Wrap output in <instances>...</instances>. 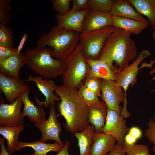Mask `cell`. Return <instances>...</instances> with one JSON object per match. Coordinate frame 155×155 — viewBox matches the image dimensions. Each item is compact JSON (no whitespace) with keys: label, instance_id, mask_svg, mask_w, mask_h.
<instances>
[{"label":"cell","instance_id":"6da1fadb","mask_svg":"<svg viewBox=\"0 0 155 155\" xmlns=\"http://www.w3.org/2000/svg\"><path fill=\"white\" fill-rule=\"evenodd\" d=\"M131 33L121 28H115L108 36L99 59L111 68L116 74L129 65L137 57L138 51Z\"/></svg>","mask_w":155,"mask_h":155},{"label":"cell","instance_id":"7a4b0ae2","mask_svg":"<svg viewBox=\"0 0 155 155\" xmlns=\"http://www.w3.org/2000/svg\"><path fill=\"white\" fill-rule=\"evenodd\" d=\"M55 92L60 98L58 109L66 120L63 125L72 134L80 132L88 125V107L79 96L77 89L57 85Z\"/></svg>","mask_w":155,"mask_h":155},{"label":"cell","instance_id":"3957f363","mask_svg":"<svg viewBox=\"0 0 155 155\" xmlns=\"http://www.w3.org/2000/svg\"><path fill=\"white\" fill-rule=\"evenodd\" d=\"M80 36L78 32L54 25L48 32L40 35L37 46L51 47L52 57L65 61L79 43Z\"/></svg>","mask_w":155,"mask_h":155},{"label":"cell","instance_id":"277c9868","mask_svg":"<svg viewBox=\"0 0 155 155\" xmlns=\"http://www.w3.org/2000/svg\"><path fill=\"white\" fill-rule=\"evenodd\" d=\"M52 50L49 46H37L24 53L28 67L35 74L46 79L62 75L66 68L65 61L52 57Z\"/></svg>","mask_w":155,"mask_h":155},{"label":"cell","instance_id":"5b68a950","mask_svg":"<svg viewBox=\"0 0 155 155\" xmlns=\"http://www.w3.org/2000/svg\"><path fill=\"white\" fill-rule=\"evenodd\" d=\"M65 62L66 68L62 75L63 85L77 89L82 84L90 68L80 43Z\"/></svg>","mask_w":155,"mask_h":155},{"label":"cell","instance_id":"8992f818","mask_svg":"<svg viewBox=\"0 0 155 155\" xmlns=\"http://www.w3.org/2000/svg\"><path fill=\"white\" fill-rule=\"evenodd\" d=\"M115 29L111 26L99 30L80 33V43L85 58L99 59L107 38Z\"/></svg>","mask_w":155,"mask_h":155},{"label":"cell","instance_id":"52a82bcc","mask_svg":"<svg viewBox=\"0 0 155 155\" xmlns=\"http://www.w3.org/2000/svg\"><path fill=\"white\" fill-rule=\"evenodd\" d=\"M101 89V98L107 107L121 114L123 108L120 105L124 102L123 108H127L126 96L122 88L114 80L100 79Z\"/></svg>","mask_w":155,"mask_h":155},{"label":"cell","instance_id":"ba28073f","mask_svg":"<svg viewBox=\"0 0 155 155\" xmlns=\"http://www.w3.org/2000/svg\"><path fill=\"white\" fill-rule=\"evenodd\" d=\"M0 126L14 127L24 125V119L21 112L23 103L21 96L11 104H5L0 96Z\"/></svg>","mask_w":155,"mask_h":155},{"label":"cell","instance_id":"9c48e42d","mask_svg":"<svg viewBox=\"0 0 155 155\" xmlns=\"http://www.w3.org/2000/svg\"><path fill=\"white\" fill-rule=\"evenodd\" d=\"M34 125L41 132L42 136L39 140L40 141L45 142L52 140L64 146L59 136L62 131L61 125L57 120L55 104L50 105L49 115L47 119L34 123Z\"/></svg>","mask_w":155,"mask_h":155},{"label":"cell","instance_id":"30bf717a","mask_svg":"<svg viewBox=\"0 0 155 155\" xmlns=\"http://www.w3.org/2000/svg\"><path fill=\"white\" fill-rule=\"evenodd\" d=\"M125 119L121 114L107 108L106 122L102 132L113 137L119 144H122L129 131Z\"/></svg>","mask_w":155,"mask_h":155},{"label":"cell","instance_id":"8fae6325","mask_svg":"<svg viewBox=\"0 0 155 155\" xmlns=\"http://www.w3.org/2000/svg\"><path fill=\"white\" fill-rule=\"evenodd\" d=\"M151 53L148 49L140 52L137 57L130 65L126 66L120 72L116 74L115 81L117 84L123 88L127 95V91L129 86L133 87L137 82V76L140 64L145 58L150 56Z\"/></svg>","mask_w":155,"mask_h":155},{"label":"cell","instance_id":"7c38bea8","mask_svg":"<svg viewBox=\"0 0 155 155\" xmlns=\"http://www.w3.org/2000/svg\"><path fill=\"white\" fill-rule=\"evenodd\" d=\"M24 80L26 82H34L37 87L45 96V100L41 101L36 96H35V102L38 106H44L47 109L51 104H55L56 101H61L60 98L57 94H54L55 90L57 85L54 81L51 79H45L39 76H29Z\"/></svg>","mask_w":155,"mask_h":155},{"label":"cell","instance_id":"4fadbf2b","mask_svg":"<svg viewBox=\"0 0 155 155\" xmlns=\"http://www.w3.org/2000/svg\"><path fill=\"white\" fill-rule=\"evenodd\" d=\"M29 85L20 78L17 79L0 73V90L6 100L11 104L25 91Z\"/></svg>","mask_w":155,"mask_h":155},{"label":"cell","instance_id":"5bb4252c","mask_svg":"<svg viewBox=\"0 0 155 155\" xmlns=\"http://www.w3.org/2000/svg\"><path fill=\"white\" fill-rule=\"evenodd\" d=\"M112 25V16L110 13L89 10L84 19L82 32L99 30Z\"/></svg>","mask_w":155,"mask_h":155},{"label":"cell","instance_id":"9a60e30c","mask_svg":"<svg viewBox=\"0 0 155 155\" xmlns=\"http://www.w3.org/2000/svg\"><path fill=\"white\" fill-rule=\"evenodd\" d=\"M89 10L78 12H73L70 10L67 14L63 15L56 14L55 18L57 25L66 30L81 33L84 19Z\"/></svg>","mask_w":155,"mask_h":155},{"label":"cell","instance_id":"2e32d148","mask_svg":"<svg viewBox=\"0 0 155 155\" xmlns=\"http://www.w3.org/2000/svg\"><path fill=\"white\" fill-rule=\"evenodd\" d=\"M16 52L7 59L0 61V72L8 76L19 79L20 70L26 64L27 61L24 53L21 52L17 55Z\"/></svg>","mask_w":155,"mask_h":155},{"label":"cell","instance_id":"e0dca14e","mask_svg":"<svg viewBox=\"0 0 155 155\" xmlns=\"http://www.w3.org/2000/svg\"><path fill=\"white\" fill-rule=\"evenodd\" d=\"M30 91L28 89L21 95L24 105L22 116L28 117L29 121L34 123L44 121L46 119L44 106H37L30 101L28 96Z\"/></svg>","mask_w":155,"mask_h":155},{"label":"cell","instance_id":"ac0fdd59","mask_svg":"<svg viewBox=\"0 0 155 155\" xmlns=\"http://www.w3.org/2000/svg\"><path fill=\"white\" fill-rule=\"evenodd\" d=\"M116 142V139L110 135L103 132H94L90 155H106Z\"/></svg>","mask_w":155,"mask_h":155},{"label":"cell","instance_id":"d6986e66","mask_svg":"<svg viewBox=\"0 0 155 155\" xmlns=\"http://www.w3.org/2000/svg\"><path fill=\"white\" fill-rule=\"evenodd\" d=\"M107 108L106 104L101 101L97 104L88 107V122L94 126L96 132H102L106 122Z\"/></svg>","mask_w":155,"mask_h":155},{"label":"cell","instance_id":"ffe728a7","mask_svg":"<svg viewBox=\"0 0 155 155\" xmlns=\"http://www.w3.org/2000/svg\"><path fill=\"white\" fill-rule=\"evenodd\" d=\"M85 59L90 67L86 77H94L115 81L116 74L107 63L99 59Z\"/></svg>","mask_w":155,"mask_h":155},{"label":"cell","instance_id":"44dd1931","mask_svg":"<svg viewBox=\"0 0 155 155\" xmlns=\"http://www.w3.org/2000/svg\"><path fill=\"white\" fill-rule=\"evenodd\" d=\"M110 13L112 16L148 22L145 18L135 10L133 6L127 0H114Z\"/></svg>","mask_w":155,"mask_h":155},{"label":"cell","instance_id":"7402d4cb","mask_svg":"<svg viewBox=\"0 0 155 155\" xmlns=\"http://www.w3.org/2000/svg\"><path fill=\"white\" fill-rule=\"evenodd\" d=\"M63 146L57 142L46 143L39 140L32 142L18 141L15 147V151L19 150L23 148L30 147L35 150V152L29 155H46L47 153L50 151L59 153L62 149Z\"/></svg>","mask_w":155,"mask_h":155},{"label":"cell","instance_id":"603a6c76","mask_svg":"<svg viewBox=\"0 0 155 155\" xmlns=\"http://www.w3.org/2000/svg\"><path fill=\"white\" fill-rule=\"evenodd\" d=\"M112 26L115 28L123 29L135 35L140 34L149 24L148 22L115 16H112Z\"/></svg>","mask_w":155,"mask_h":155},{"label":"cell","instance_id":"cb8c5ba5","mask_svg":"<svg viewBox=\"0 0 155 155\" xmlns=\"http://www.w3.org/2000/svg\"><path fill=\"white\" fill-rule=\"evenodd\" d=\"M141 15L147 17L149 24L155 26V0H127Z\"/></svg>","mask_w":155,"mask_h":155},{"label":"cell","instance_id":"d4e9b609","mask_svg":"<svg viewBox=\"0 0 155 155\" xmlns=\"http://www.w3.org/2000/svg\"><path fill=\"white\" fill-rule=\"evenodd\" d=\"M94 132V126L89 124L82 131L74 134L78 140L79 155H90Z\"/></svg>","mask_w":155,"mask_h":155},{"label":"cell","instance_id":"484cf974","mask_svg":"<svg viewBox=\"0 0 155 155\" xmlns=\"http://www.w3.org/2000/svg\"><path fill=\"white\" fill-rule=\"evenodd\" d=\"M24 125L14 127L0 126V134L7 141V150L10 154L15 152L19 135L24 129Z\"/></svg>","mask_w":155,"mask_h":155},{"label":"cell","instance_id":"4316f807","mask_svg":"<svg viewBox=\"0 0 155 155\" xmlns=\"http://www.w3.org/2000/svg\"><path fill=\"white\" fill-rule=\"evenodd\" d=\"M78 94L88 107L97 104L100 102L98 96L84 84L78 88Z\"/></svg>","mask_w":155,"mask_h":155},{"label":"cell","instance_id":"83f0119b","mask_svg":"<svg viewBox=\"0 0 155 155\" xmlns=\"http://www.w3.org/2000/svg\"><path fill=\"white\" fill-rule=\"evenodd\" d=\"M13 32L10 27L0 24V46L13 48Z\"/></svg>","mask_w":155,"mask_h":155},{"label":"cell","instance_id":"f1b7e54d","mask_svg":"<svg viewBox=\"0 0 155 155\" xmlns=\"http://www.w3.org/2000/svg\"><path fill=\"white\" fill-rule=\"evenodd\" d=\"M126 155H150L148 146L145 144H122Z\"/></svg>","mask_w":155,"mask_h":155},{"label":"cell","instance_id":"f546056e","mask_svg":"<svg viewBox=\"0 0 155 155\" xmlns=\"http://www.w3.org/2000/svg\"><path fill=\"white\" fill-rule=\"evenodd\" d=\"M114 0H88L90 10L107 13H110Z\"/></svg>","mask_w":155,"mask_h":155},{"label":"cell","instance_id":"4dcf8cb0","mask_svg":"<svg viewBox=\"0 0 155 155\" xmlns=\"http://www.w3.org/2000/svg\"><path fill=\"white\" fill-rule=\"evenodd\" d=\"M11 2V0H0V22L6 26L11 22L10 13Z\"/></svg>","mask_w":155,"mask_h":155},{"label":"cell","instance_id":"1f68e13d","mask_svg":"<svg viewBox=\"0 0 155 155\" xmlns=\"http://www.w3.org/2000/svg\"><path fill=\"white\" fill-rule=\"evenodd\" d=\"M51 1L54 11L57 14L64 15L71 10L70 3L71 0H52Z\"/></svg>","mask_w":155,"mask_h":155},{"label":"cell","instance_id":"d6a6232c","mask_svg":"<svg viewBox=\"0 0 155 155\" xmlns=\"http://www.w3.org/2000/svg\"><path fill=\"white\" fill-rule=\"evenodd\" d=\"M84 85L96 94L101 97V81L100 79L94 77H86L84 81Z\"/></svg>","mask_w":155,"mask_h":155},{"label":"cell","instance_id":"836d02e7","mask_svg":"<svg viewBox=\"0 0 155 155\" xmlns=\"http://www.w3.org/2000/svg\"><path fill=\"white\" fill-rule=\"evenodd\" d=\"M148 128L144 131L145 137L150 142L153 144L152 150L155 153V116L153 115V118L150 119L148 123Z\"/></svg>","mask_w":155,"mask_h":155},{"label":"cell","instance_id":"e575fe53","mask_svg":"<svg viewBox=\"0 0 155 155\" xmlns=\"http://www.w3.org/2000/svg\"><path fill=\"white\" fill-rule=\"evenodd\" d=\"M73 7L71 11L78 12L90 10L88 0H73Z\"/></svg>","mask_w":155,"mask_h":155},{"label":"cell","instance_id":"d590c367","mask_svg":"<svg viewBox=\"0 0 155 155\" xmlns=\"http://www.w3.org/2000/svg\"><path fill=\"white\" fill-rule=\"evenodd\" d=\"M17 50V48L14 47L9 48L0 46V61H4L9 57Z\"/></svg>","mask_w":155,"mask_h":155},{"label":"cell","instance_id":"8d00e7d4","mask_svg":"<svg viewBox=\"0 0 155 155\" xmlns=\"http://www.w3.org/2000/svg\"><path fill=\"white\" fill-rule=\"evenodd\" d=\"M125 152L122 145L115 144L106 155H125Z\"/></svg>","mask_w":155,"mask_h":155},{"label":"cell","instance_id":"74e56055","mask_svg":"<svg viewBox=\"0 0 155 155\" xmlns=\"http://www.w3.org/2000/svg\"><path fill=\"white\" fill-rule=\"evenodd\" d=\"M128 133L130 134L137 140L141 138L142 133L141 129L136 126H133L129 129Z\"/></svg>","mask_w":155,"mask_h":155},{"label":"cell","instance_id":"f35d334b","mask_svg":"<svg viewBox=\"0 0 155 155\" xmlns=\"http://www.w3.org/2000/svg\"><path fill=\"white\" fill-rule=\"evenodd\" d=\"M70 146V144L69 142L67 140H66L63 148L56 155H69V149ZM24 155H29V154H26Z\"/></svg>","mask_w":155,"mask_h":155},{"label":"cell","instance_id":"ab89813d","mask_svg":"<svg viewBox=\"0 0 155 155\" xmlns=\"http://www.w3.org/2000/svg\"><path fill=\"white\" fill-rule=\"evenodd\" d=\"M27 37V34L26 33H24L23 35L19 45L17 48V50L16 52V55H19L21 53V51L24 45Z\"/></svg>","mask_w":155,"mask_h":155},{"label":"cell","instance_id":"60d3db41","mask_svg":"<svg viewBox=\"0 0 155 155\" xmlns=\"http://www.w3.org/2000/svg\"><path fill=\"white\" fill-rule=\"evenodd\" d=\"M5 138L0 137V145L1 148V152L0 155H11L6 149L5 145Z\"/></svg>","mask_w":155,"mask_h":155},{"label":"cell","instance_id":"b9f144b4","mask_svg":"<svg viewBox=\"0 0 155 155\" xmlns=\"http://www.w3.org/2000/svg\"><path fill=\"white\" fill-rule=\"evenodd\" d=\"M137 140L133 135L128 133L125 136L124 142L127 144H135Z\"/></svg>","mask_w":155,"mask_h":155},{"label":"cell","instance_id":"7bdbcfd3","mask_svg":"<svg viewBox=\"0 0 155 155\" xmlns=\"http://www.w3.org/2000/svg\"><path fill=\"white\" fill-rule=\"evenodd\" d=\"M152 28L153 31L152 34V39L155 42V26Z\"/></svg>","mask_w":155,"mask_h":155},{"label":"cell","instance_id":"ee69618b","mask_svg":"<svg viewBox=\"0 0 155 155\" xmlns=\"http://www.w3.org/2000/svg\"><path fill=\"white\" fill-rule=\"evenodd\" d=\"M154 60L155 62V58H154ZM155 73V67L151 71H150L149 73V74L151 75H152L153 74H154Z\"/></svg>","mask_w":155,"mask_h":155},{"label":"cell","instance_id":"f6af8a7d","mask_svg":"<svg viewBox=\"0 0 155 155\" xmlns=\"http://www.w3.org/2000/svg\"><path fill=\"white\" fill-rule=\"evenodd\" d=\"M154 91H155V88L151 91V92H154Z\"/></svg>","mask_w":155,"mask_h":155}]
</instances>
